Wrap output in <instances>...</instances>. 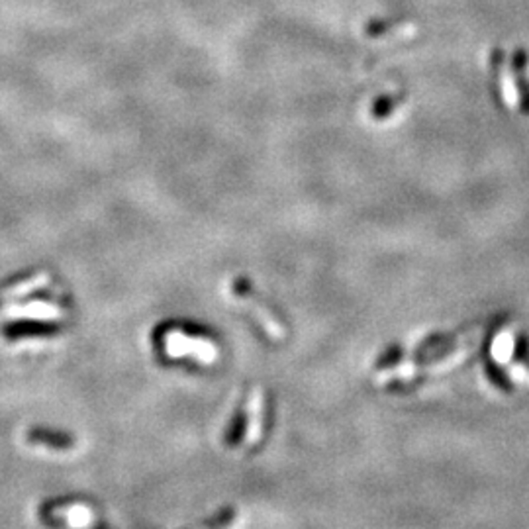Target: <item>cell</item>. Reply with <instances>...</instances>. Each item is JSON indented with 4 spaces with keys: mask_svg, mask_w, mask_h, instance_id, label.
<instances>
[{
    "mask_svg": "<svg viewBox=\"0 0 529 529\" xmlns=\"http://www.w3.org/2000/svg\"><path fill=\"white\" fill-rule=\"evenodd\" d=\"M234 294L239 304L251 314V318L259 324L264 335L271 339H281L284 335L283 322L276 318V314L257 296V293L254 291V286H251L249 281H235Z\"/></svg>",
    "mask_w": 529,
    "mask_h": 529,
    "instance_id": "obj_1",
    "label": "cell"
},
{
    "mask_svg": "<svg viewBox=\"0 0 529 529\" xmlns=\"http://www.w3.org/2000/svg\"><path fill=\"white\" fill-rule=\"evenodd\" d=\"M28 441L34 447H52V449H71L73 439L67 437L65 434L49 432V430H34L28 434Z\"/></svg>",
    "mask_w": 529,
    "mask_h": 529,
    "instance_id": "obj_2",
    "label": "cell"
}]
</instances>
